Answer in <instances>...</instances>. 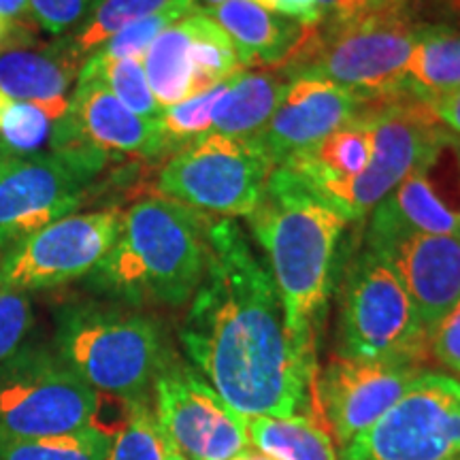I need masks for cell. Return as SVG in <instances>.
<instances>
[{
    "label": "cell",
    "instance_id": "cell-25",
    "mask_svg": "<svg viewBox=\"0 0 460 460\" xmlns=\"http://www.w3.org/2000/svg\"><path fill=\"white\" fill-rule=\"evenodd\" d=\"M250 444L278 460H339L335 441L307 416L245 418Z\"/></svg>",
    "mask_w": 460,
    "mask_h": 460
},
{
    "label": "cell",
    "instance_id": "cell-30",
    "mask_svg": "<svg viewBox=\"0 0 460 460\" xmlns=\"http://www.w3.org/2000/svg\"><path fill=\"white\" fill-rule=\"evenodd\" d=\"M226 85L228 79L209 92L194 96V99L163 109V115L158 118V126L160 135H163L164 154L180 152L181 147L190 146L192 141L209 135L211 126H214V107L220 101Z\"/></svg>",
    "mask_w": 460,
    "mask_h": 460
},
{
    "label": "cell",
    "instance_id": "cell-11",
    "mask_svg": "<svg viewBox=\"0 0 460 460\" xmlns=\"http://www.w3.org/2000/svg\"><path fill=\"white\" fill-rule=\"evenodd\" d=\"M339 460H460V379L424 371Z\"/></svg>",
    "mask_w": 460,
    "mask_h": 460
},
{
    "label": "cell",
    "instance_id": "cell-41",
    "mask_svg": "<svg viewBox=\"0 0 460 460\" xmlns=\"http://www.w3.org/2000/svg\"><path fill=\"white\" fill-rule=\"evenodd\" d=\"M230 460H278V458L269 456V454H264L261 450H256L254 446H250V447H245L243 452H239L237 456H233Z\"/></svg>",
    "mask_w": 460,
    "mask_h": 460
},
{
    "label": "cell",
    "instance_id": "cell-8",
    "mask_svg": "<svg viewBox=\"0 0 460 460\" xmlns=\"http://www.w3.org/2000/svg\"><path fill=\"white\" fill-rule=\"evenodd\" d=\"M101 393L54 349L26 345L0 362V444L94 427Z\"/></svg>",
    "mask_w": 460,
    "mask_h": 460
},
{
    "label": "cell",
    "instance_id": "cell-20",
    "mask_svg": "<svg viewBox=\"0 0 460 460\" xmlns=\"http://www.w3.org/2000/svg\"><path fill=\"white\" fill-rule=\"evenodd\" d=\"M411 234H460V214L447 207L429 181V171H416L386 199L373 207L367 224V250Z\"/></svg>",
    "mask_w": 460,
    "mask_h": 460
},
{
    "label": "cell",
    "instance_id": "cell-47",
    "mask_svg": "<svg viewBox=\"0 0 460 460\" xmlns=\"http://www.w3.org/2000/svg\"><path fill=\"white\" fill-rule=\"evenodd\" d=\"M450 146L454 147V154H456V158H458V166H460V141H458V139H452Z\"/></svg>",
    "mask_w": 460,
    "mask_h": 460
},
{
    "label": "cell",
    "instance_id": "cell-37",
    "mask_svg": "<svg viewBox=\"0 0 460 460\" xmlns=\"http://www.w3.org/2000/svg\"><path fill=\"white\" fill-rule=\"evenodd\" d=\"M273 9L307 28L320 22L318 0H273Z\"/></svg>",
    "mask_w": 460,
    "mask_h": 460
},
{
    "label": "cell",
    "instance_id": "cell-23",
    "mask_svg": "<svg viewBox=\"0 0 460 460\" xmlns=\"http://www.w3.org/2000/svg\"><path fill=\"white\" fill-rule=\"evenodd\" d=\"M288 79L278 71H241L233 75L214 107L211 132L226 137H256L278 109Z\"/></svg>",
    "mask_w": 460,
    "mask_h": 460
},
{
    "label": "cell",
    "instance_id": "cell-26",
    "mask_svg": "<svg viewBox=\"0 0 460 460\" xmlns=\"http://www.w3.org/2000/svg\"><path fill=\"white\" fill-rule=\"evenodd\" d=\"M169 3L171 0H99L82 24L62 39L84 66V62L119 31L156 13Z\"/></svg>",
    "mask_w": 460,
    "mask_h": 460
},
{
    "label": "cell",
    "instance_id": "cell-36",
    "mask_svg": "<svg viewBox=\"0 0 460 460\" xmlns=\"http://www.w3.org/2000/svg\"><path fill=\"white\" fill-rule=\"evenodd\" d=\"M429 107L447 135L460 141V88L429 101Z\"/></svg>",
    "mask_w": 460,
    "mask_h": 460
},
{
    "label": "cell",
    "instance_id": "cell-13",
    "mask_svg": "<svg viewBox=\"0 0 460 460\" xmlns=\"http://www.w3.org/2000/svg\"><path fill=\"white\" fill-rule=\"evenodd\" d=\"M152 390L166 441L188 460H230L252 446L245 418L188 367L172 360Z\"/></svg>",
    "mask_w": 460,
    "mask_h": 460
},
{
    "label": "cell",
    "instance_id": "cell-21",
    "mask_svg": "<svg viewBox=\"0 0 460 460\" xmlns=\"http://www.w3.org/2000/svg\"><path fill=\"white\" fill-rule=\"evenodd\" d=\"M200 13L222 26L237 49L243 68H279L307 31V26L250 0H228Z\"/></svg>",
    "mask_w": 460,
    "mask_h": 460
},
{
    "label": "cell",
    "instance_id": "cell-31",
    "mask_svg": "<svg viewBox=\"0 0 460 460\" xmlns=\"http://www.w3.org/2000/svg\"><path fill=\"white\" fill-rule=\"evenodd\" d=\"M190 13H194V0H171L156 13L119 31L92 56L102 58V60H143L158 34Z\"/></svg>",
    "mask_w": 460,
    "mask_h": 460
},
{
    "label": "cell",
    "instance_id": "cell-10",
    "mask_svg": "<svg viewBox=\"0 0 460 460\" xmlns=\"http://www.w3.org/2000/svg\"><path fill=\"white\" fill-rule=\"evenodd\" d=\"M273 169V160L254 137L209 132L172 154L160 171L158 190L200 214L247 217Z\"/></svg>",
    "mask_w": 460,
    "mask_h": 460
},
{
    "label": "cell",
    "instance_id": "cell-18",
    "mask_svg": "<svg viewBox=\"0 0 460 460\" xmlns=\"http://www.w3.org/2000/svg\"><path fill=\"white\" fill-rule=\"evenodd\" d=\"M369 252L405 286L430 341L437 324L460 303V234H411Z\"/></svg>",
    "mask_w": 460,
    "mask_h": 460
},
{
    "label": "cell",
    "instance_id": "cell-32",
    "mask_svg": "<svg viewBox=\"0 0 460 460\" xmlns=\"http://www.w3.org/2000/svg\"><path fill=\"white\" fill-rule=\"evenodd\" d=\"M54 122L41 109L15 101L0 124V154L7 156H32L51 146Z\"/></svg>",
    "mask_w": 460,
    "mask_h": 460
},
{
    "label": "cell",
    "instance_id": "cell-42",
    "mask_svg": "<svg viewBox=\"0 0 460 460\" xmlns=\"http://www.w3.org/2000/svg\"><path fill=\"white\" fill-rule=\"evenodd\" d=\"M13 99H11L9 94H4L3 90H0V124H3V118H4V113L9 111V107L13 105Z\"/></svg>",
    "mask_w": 460,
    "mask_h": 460
},
{
    "label": "cell",
    "instance_id": "cell-9",
    "mask_svg": "<svg viewBox=\"0 0 460 460\" xmlns=\"http://www.w3.org/2000/svg\"><path fill=\"white\" fill-rule=\"evenodd\" d=\"M109 156L65 147L32 156L0 154V252L73 216L99 180Z\"/></svg>",
    "mask_w": 460,
    "mask_h": 460
},
{
    "label": "cell",
    "instance_id": "cell-44",
    "mask_svg": "<svg viewBox=\"0 0 460 460\" xmlns=\"http://www.w3.org/2000/svg\"><path fill=\"white\" fill-rule=\"evenodd\" d=\"M164 460H188V458L183 456V454H181L180 450H177L175 446L166 441V456H164Z\"/></svg>",
    "mask_w": 460,
    "mask_h": 460
},
{
    "label": "cell",
    "instance_id": "cell-17",
    "mask_svg": "<svg viewBox=\"0 0 460 460\" xmlns=\"http://www.w3.org/2000/svg\"><path fill=\"white\" fill-rule=\"evenodd\" d=\"M369 99L322 79H292L271 119L254 139L279 166L358 118Z\"/></svg>",
    "mask_w": 460,
    "mask_h": 460
},
{
    "label": "cell",
    "instance_id": "cell-39",
    "mask_svg": "<svg viewBox=\"0 0 460 460\" xmlns=\"http://www.w3.org/2000/svg\"><path fill=\"white\" fill-rule=\"evenodd\" d=\"M31 15V0H0V17L9 24H20Z\"/></svg>",
    "mask_w": 460,
    "mask_h": 460
},
{
    "label": "cell",
    "instance_id": "cell-2",
    "mask_svg": "<svg viewBox=\"0 0 460 460\" xmlns=\"http://www.w3.org/2000/svg\"><path fill=\"white\" fill-rule=\"evenodd\" d=\"M348 217L332 200L288 166H275L247 224L262 245L284 305L286 326L314 345L329 298L337 245Z\"/></svg>",
    "mask_w": 460,
    "mask_h": 460
},
{
    "label": "cell",
    "instance_id": "cell-35",
    "mask_svg": "<svg viewBox=\"0 0 460 460\" xmlns=\"http://www.w3.org/2000/svg\"><path fill=\"white\" fill-rule=\"evenodd\" d=\"M430 354L446 369L460 376V303L437 324L430 335Z\"/></svg>",
    "mask_w": 460,
    "mask_h": 460
},
{
    "label": "cell",
    "instance_id": "cell-38",
    "mask_svg": "<svg viewBox=\"0 0 460 460\" xmlns=\"http://www.w3.org/2000/svg\"><path fill=\"white\" fill-rule=\"evenodd\" d=\"M371 7V0H318L320 22H339Z\"/></svg>",
    "mask_w": 460,
    "mask_h": 460
},
{
    "label": "cell",
    "instance_id": "cell-22",
    "mask_svg": "<svg viewBox=\"0 0 460 460\" xmlns=\"http://www.w3.org/2000/svg\"><path fill=\"white\" fill-rule=\"evenodd\" d=\"M373 154V122L367 113V105L358 118L329 137L315 143L314 147L290 156L284 164L296 171L315 188L329 194L341 183L358 177L367 169Z\"/></svg>",
    "mask_w": 460,
    "mask_h": 460
},
{
    "label": "cell",
    "instance_id": "cell-15",
    "mask_svg": "<svg viewBox=\"0 0 460 460\" xmlns=\"http://www.w3.org/2000/svg\"><path fill=\"white\" fill-rule=\"evenodd\" d=\"M422 373V365L332 356L315 379V402L329 420L335 444L345 447L371 429Z\"/></svg>",
    "mask_w": 460,
    "mask_h": 460
},
{
    "label": "cell",
    "instance_id": "cell-29",
    "mask_svg": "<svg viewBox=\"0 0 460 460\" xmlns=\"http://www.w3.org/2000/svg\"><path fill=\"white\" fill-rule=\"evenodd\" d=\"M126 411L115 429L107 460H164L166 437L147 399L124 401Z\"/></svg>",
    "mask_w": 460,
    "mask_h": 460
},
{
    "label": "cell",
    "instance_id": "cell-6",
    "mask_svg": "<svg viewBox=\"0 0 460 460\" xmlns=\"http://www.w3.org/2000/svg\"><path fill=\"white\" fill-rule=\"evenodd\" d=\"M429 354V332L405 286L365 247L339 288L337 356L422 365Z\"/></svg>",
    "mask_w": 460,
    "mask_h": 460
},
{
    "label": "cell",
    "instance_id": "cell-4",
    "mask_svg": "<svg viewBox=\"0 0 460 460\" xmlns=\"http://www.w3.org/2000/svg\"><path fill=\"white\" fill-rule=\"evenodd\" d=\"M420 28L411 9L373 3L339 22H318L279 68L281 77L322 79L360 94L388 96L407 90V66Z\"/></svg>",
    "mask_w": 460,
    "mask_h": 460
},
{
    "label": "cell",
    "instance_id": "cell-34",
    "mask_svg": "<svg viewBox=\"0 0 460 460\" xmlns=\"http://www.w3.org/2000/svg\"><path fill=\"white\" fill-rule=\"evenodd\" d=\"M99 0H31V15L45 32L65 37L73 32Z\"/></svg>",
    "mask_w": 460,
    "mask_h": 460
},
{
    "label": "cell",
    "instance_id": "cell-14",
    "mask_svg": "<svg viewBox=\"0 0 460 460\" xmlns=\"http://www.w3.org/2000/svg\"><path fill=\"white\" fill-rule=\"evenodd\" d=\"M143 68L163 109L194 99L243 71L228 34L203 13H190L164 28L149 45Z\"/></svg>",
    "mask_w": 460,
    "mask_h": 460
},
{
    "label": "cell",
    "instance_id": "cell-40",
    "mask_svg": "<svg viewBox=\"0 0 460 460\" xmlns=\"http://www.w3.org/2000/svg\"><path fill=\"white\" fill-rule=\"evenodd\" d=\"M222 3H228V0H194V13H200V11L217 7V4H222ZM250 3H258V4H262V7L275 11L273 0H250Z\"/></svg>",
    "mask_w": 460,
    "mask_h": 460
},
{
    "label": "cell",
    "instance_id": "cell-19",
    "mask_svg": "<svg viewBox=\"0 0 460 460\" xmlns=\"http://www.w3.org/2000/svg\"><path fill=\"white\" fill-rule=\"evenodd\" d=\"M79 71L82 62L71 54L65 39L34 45L20 24L11 26L0 49V90L13 101L39 107L54 124L68 111V88Z\"/></svg>",
    "mask_w": 460,
    "mask_h": 460
},
{
    "label": "cell",
    "instance_id": "cell-1",
    "mask_svg": "<svg viewBox=\"0 0 460 460\" xmlns=\"http://www.w3.org/2000/svg\"><path fill=\"white\" fill-rule=\"evenodd\" d=\"M207 243L180 331L183 352L243 418L296 416L315 393V348L288 331L278 286L233 217L211 224Z\"/></svg>",
    "mask_w": 460,
    "mask_h": 460
},
{
    "label": "cell",
    "instance_id": "cell-7",
    "mask_svg": "<svg viewBox=\"0 0 460 460\" xmlns=\"http://www.w3.org/2000/svg\"><path fill=\"white\" fill-rule=\"evenodd\" d=\"M373 122V154L367 169L326 197L349 222H360L411 172L429 171L454 137L435 119L429 102L410 90L367 101Z\"/></svg>",
    "mask_w": 460,
    "mask_h": 460
},
{
    "label": "cell",
    "instance_id": "cell-28",
    "mask_svg": "<svg viewBox=\"0 0 460 460\" xmlns=\"http://www.w3.org/2000/svg\"><path fill=\"white\" fill-rule=\"evenodd\" d=\"M77 77H90L101 82L118 101H122L130 111L147 119H158L163 107L147 84L143 60H102L90 56L84 62Z\"/></svg>",
    "mask_w": 460,
    "mask_h": 460
},
{
    "label": "cell",
    "instance_id": "cell-5",
    "mask_svg": "<svg viewBox=\"0 0 460 460\" xmlns=\"http://www.w3.org/2000/svg\"><path fill=\"white\" fill-rule=\"evenodd\" d=\"M54 352L96 393L147 399L172 362L163 326L132 307L71 303L56 314Z\"/></svg>",
    "mask_w": 460,
    "mask_h": 460
},
{
    "label": "cell",
    "instance_id": "cell-12",
    "mask_svg": "<svg viewBox=\"0 0 460 460\" xmlns=\"http://www.w3.org/2000/svg\"><path fill=\"white\" fill-rule=\"evenodd\" d=\"M119 226L122 211L115 207L51 222L3 252L0 281L31 295L85 278L109 254Z\"/></svg>",
    "mask_w": 460,
    "mask_h": 460
},
{
    "label": "cell",
    "instance_id": "cell-24",
    "mask_svg": "<svg viewBox=\"0 0 460 460\" xmlns=\"http://www.w3.org/2000/svg\"><path fill=\"white\" fill-rule=\"evenodd\" d=\"M405 88L427 102L460 88V28L422 24Z\"/></svg>",
    "mask_w": 460,
    "mask_h": 460
},
{
    "label": "cell",
    "instance_id": "cell-27",
    "mask_svg": "<svg viewBox=\"0 0 460 460\" xmlns=\"http://www.w3.org/2000/svg\"><path fill=\"white\" fill-rule=\"evenodd\" d=\"M113 433L94 424L65 435L0 444V460H107Z\"/></svg>",
    "mask_w": 460,
    "mask_h": 460
},
{
    "label": "cell",
    "instance_id": "cell-46",
    "mask_svg": "<svg viewBox=\"0 0 460 460\" xmlns=\"http://www.w3.org/2000/svg\"><path fill=\"white\" fill-rule=\"evenodd\" d=\"M446 4H447V9H450L454 15L460 17V0H446Z\"/></svg>",
    "mask_w": 460,
    "mask_h": 460
},
{
    "label": "cell",
    "instance_id": "cell-3",
    "mask_svg": "<svg viewBox=\"0 0 460 460\" xmlns=\"http://www.w3.org/2000/svg\"><path fill=\"white\" fill-rule=\"evenodd\" d=\"M205 214L166 197L137 200L122 214L118 239L90 273V286L130 307L192 301L209 252Z\"/></svg>",
    "mask_w": 460,
    "mask_h": 460
},
{
    "label": "cell",
    "instance_id": "cell-43",
    "mask_svg": "<svg viewBox=\"0 0 460 460\" xmlns=\"http://www.w3.org/2000/svg\"><path fill=\"white\" fill-rule=\"evenodd\" d=\"M11 26H13V24H9L7 20H3V17H0V49H3L4 41H7V39H9Z\"/></svg>",
    "mask_w": 460,
    "mask_h": 460
},
{
    "label": "cell",
    "instance_id": "cell-16",
    "mask_svg": "<svg viewBox=\"0 0 460 460\" xmlns=\"http://www.w3.org/2000/svg\"><path fill=\"white\" fill-rule=\"evenodd\" d=\"M65 147H90L107 156H164L158 119L130 111L90 77H77L68 111L54 124L51 149Z\"/></svg>",
    "mask_w": 460,
    "mask_h": 460
},
{
    "label": "cell",
    "instance_id": "cell-33",
    "mask_svg": "<svg viewBox=\"0 0 460 460\" xmlns=\"http://www.w3.org/2000/svg\"><path fill=\"white\" fill-rule=\"evenodd\" d=\"M32 329V307L28 292L15 290L0 281V362L24 348Z\"/></svg>",
    "mask_w": 460,
    "mask_h": 460
},
{
    "label": "cell",
    "instance_id": "cell-45",
    "mask_svg": "<svg viewBox=\"0 0 460 460\" xmlns=\"http://www.w3.org/2000/svg\"><path fill=\"white\" fill-rule=\"evenodd\" d=\"M377 3V4H396V7H407L410 9L411 3H416V0H371V4Z\"/></svg>",
    "mask_w": 460,
    "mask_h": 460
}]
</instances>
